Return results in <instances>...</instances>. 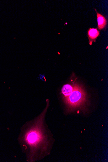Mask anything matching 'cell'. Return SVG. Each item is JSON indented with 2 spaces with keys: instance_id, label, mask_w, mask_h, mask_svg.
Wrapping results in <instances>:
<instances>
[{
  "instance_id": "cell-1",
  "label": "cell",
  "mask_w": 108,
  "mask_h": 162,
  "mask_svg": "<svg viewBox=\"0 0 108 162\" xmlns=\"http://www.w3.org/2000/svg\"><path fill=\"white\" fill-rule=\"evenodd\" d=\"M73 86L72 93L63 98L67 112L87 111L90 103L88 94L82 85L74 82Z\"/></svg>"
},
{
  "instance_id": "cell-2",
  "label": "cell",
  "mask_w": 108,
  "mask_h": 162,
  "mask_svg": "<svg viewBox=\"0 0 108 162\" xmlns=\"http://www.w3.org/2000/svg\"><path fill=\"white\" fill-rule=\"evenodd\" d=\"M28 139L31 144L36 147H39L41 143L44 142L45 138L40 129L37 128L29 134Z\"/></svg>"
},
{
  "instance_id": "cell-3",
  "label": "cell",
  "mask_w": 108,
  "mask_h": 162,
  "mask_svg": "<svg viewBox=\"0 0 108 162\" xmlns=\"http://www.w3.org/2000/svg\"><path fill=\"white\" fill-rule=\"evenodd\" d=\"M99 35L100 32L96 28H90L88 30V36L90 45H92L93 42H95Z\"/></svg>"
},
{
  "instance_id": "cell-4",
  "label": "cell",
  "mask_w": 108,
  "mask_h": 162,
  "mask_svg": "<svg viewBox=\"0 0 108 162\" xmlns=\"http://www.w3.org/2000/svg\"><path fill=\"white\" fill-rule=\"evenodd\" d=\"M97 20L98 23V28L99 30H102L105 28L107 24V21L106 18L103 15L96 11Z\"/></svg>"
},
{
  "instance_id": "cell-5",
  "label": "cell",
  "mask_w": 108,
  "mask_h": 162,
  "mask_svg": "<svg viewBox=\"0 0 108 162\" xmlns=\"http://www.w3.org/2000/svg\"><path fill=\"white\" fill-rule=\"evenodd\" d=\"M61 90L64 97L68 96L73 92V85L69 84L65 85L63 86Z\"/></svg>"
}]
</instances>
